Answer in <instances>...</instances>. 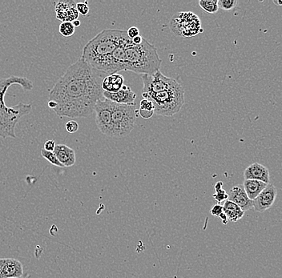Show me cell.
<instances>
[{
    "label": "cell",
    "instance_id": "obj_25",
    "mask_svg": "<svg viewBox=\"0 0 282 278\" xmlns=\"http://www.w3.org/2000/svg\"><path fill=\"white\" fill-rule=\"evenodd\" d=\"M238 2L236 0H218V7L225 11H230L236 7Z\"/></svg>",
    "mask_w": 282,
    "mask_h": 278
},
{
    "label": "cell",
    "instance_id": "obj_26",
    "mask_svg": "<svg viewBox=\"0 0 282 278\" xmlns=\"http://www.w3.org/2000/svg\"><path fill=\"white\" fill-rule=\"evenodd\" d=\"M140 110L153 112L154 107H153L152 102L149 100V99H142V100L140 102Z\"/></svg>",
    "mask_w": 282,
    "mask_h": 278
},
{
    "label": "cell",
    "instance_id": "obj_20",
    "mask_svg": "<svg viewBox=\"0 0 282 278\" xmlns=\"http://www.w3.org/2000/svg\"><path fill=\"white\" fill-rule=\"evenodd\" d=\"M218 0H200L199 5L207 13L215 14L219 10Z\"/></svg>",
    "mask_w": 282,
    "mask_h": 278
},
{
    "label": "cell",
    "instance_id": "obj_13",
    "mask_svg": "<svg viewBox=\"0 0 282 278\" xmlns=\"http://www.w3.org/2000/svg\"><path fill=\"white\" fill-rule=\"evenodd\" d=\"M229 201L236 204L243 212L254 208V202L247 196L242 185H237L233 187L229 192Z\"/></svg>",
    "mask_w": 282,
    "mask_h": 278
},
{
    "label": "cell",
    "instance_id": "obj_18",
    "mask_svg": "<svg viewBox=\"0 0 282 278\" xmlns=\"http://www.w3.org/2000/svg\"><path fill=\"white\" fill-rule=\"evenodd\" d=\"M268 184L264 183L262 181H256V180H245L242 185L244 187L247 196L251 201H254L263 189L266 187Z\"/></svg>",
    "mask_w": 282,
    "mask_h": 278
},
{
    "label": "cell",
    "instance_id": "obj_14",
    "mask_svg": "<svg viewBox=\"0 0 282 278\" xmlns=\"http://www.w3.org/2000/svg\"><path fill=\"white\" fill-rule=\"evenodd\" d=\"M103 97L116 104H130L134 103L137 98V94L132 92L130 87L123 85L122 89L117 93H111L104 92Z\"/></svg>",
    "mask_w": 282,
    "mask_h": 278
},
{
    "label": "cell",
    "instance_id": "obj_33",
    "mask_svg": "<svg viewBox=\"0 0 282 278\" xmlns=\"http://www.w3.org/2000/svg\"><path fill=\"white\" fill-rule=\"evenodd\" d=\"M72 24L74 25V27H78L81 24V22H80L79 20H75V21H73Z\"/></svg>",
    "mask_w": 282,
    "mask_h": 278
},
{
    "label": "cell",
    "instance_id": "obj_23",
    "mask_svg": "<svg viewBox=\"0 0 282 278\" xmlns=\"http://www.w3.org/2000/svg\"><path fill=\"white\" fill-rule=\"evenodd\" d=\"M41 155L44 157V159H46L47 162H50L53 165L57 166L63 168L64 166L62 165V163L58 161L57 157H55V155L52 152H48L43 148L41 150Z\"/></svg>",
    "mask_w": 282,
    "mask_h": 278
},
{
    "label": "cell",
    "instance_id": "obj_16",
    "mask_svg": "<svg viewBox=\"0 0 282 278\" xmlns=\"http://www.w3.org/2000/svg\"><path fill=\"white\" fill-rule=\"evenodd\" d=\"M53 153L64 167H71L76 162L75 151L65 144H56Z\"/></svg>",
    "mask_w": 282,
    "mask_h": 278
},
{
    "label": "cell",
    "instance_id": "obj_34",
    "mask_svg": "<svg viewBox=\"0 0 282 278\" xmlns=\"http://www.w3.org/2000/svg\"><path fill=\"white\" fill-rule=\"evenodd\" d=\"M273 3H274V4L278 5V6H279V7H281V6L282 5V0H274V1H273Z\"/></svg>",
    "mask_w": 282,
    "mask_h": 278
},
{
    "label": "cell",
    "instance_id": "obj_31",
    "mask_svg": "<svg viewBox=\"0 0 282 278\" xmlns=\"http://www.w3.org/2000/svg\"><path fill=\"white\" fill-rule=\"evenodd\" d=\"M140 116L143 119H149L154 114V112H148V111L140 110Z\"/></svg>",
    "mask_w": 282,
    "mask_h": 278
},
{
    "label": "cell",
    "instance_id": "obj_5",
    "mask_svg": "<svg viewBox=\"0 0 282 278\" xmlns=\"http://www.w3.org/2000/svg\"><path fill=\"white\" fill-rule=\"evenodd\" d=\"M143 99H149L154 107L155 114L172 116L181 111L185 104V90L179 83L176 86L160 93H142Z\"/></svg>",
    "mask_w": 282,
    "mask_h": 278
},
{
    "label": "cell",
    "instance_id": "obj_7",
    "mask_svg": "<svg viewBox=\"0 0 282 278\" xmlns=\"http://www.w3.org/2000/svg\"><path fill=\"white\" fill-rule=\"evenodd\" d=\"M172 31L178 36L192 37L202 31L201 20L192 12H180L170 23Z\"/></svg>",
    "mask_w": 282,
    "mask_h": 278
},
{
    "label": "cell",
    "instance_id": "obj_24",
    "mask_svg": "<svg viewBox=\"0 0 282 278\" xmlns=\"http://www.w3.org/2000/svg\"><path fill=\"white\" fill-rule=\"evenodd\" d=\"M210 213H211L212 216L220 217L224 225H227L228 222H229L227 217H226L225 213H224V211H223V206H220L219 204L215 205L212 208L211 210H210Z\"/></svg>",
    "mask_w": 282,
    "mask_h": 278
},
{
    "label": "cell",
    "instance_id": "obj_15",
    "mask_svg": "<svg viewBox=\"0 0 282 278\" xmlns=\"http://www.w3.org/2000/svg\"><path fill=\"white\" fill-rule=\"evenodd\" d=\"M245 180H256L262 181L264 183L269 184V171L266 167L258 163H254L249 165L244 172Z\"/></svg>",
    "mask_w": 282,
    "mask_h": 278
},
{
    "label": "cell",
    "instance_id": "obj_6",
    "mask_svg": "<svg viewBox=\"0 0 282 278\" xmlns=\"http://www.w3.org/2000/svg\"><path fill=\"white\" fill-rule=\"evenodd\" d=\"M113 137L122 138L130 134L137 120L136 104H119L111 101Z\"/></svg>",
    "mask_w": 282,
    "mask_h": 278
},
{
    "label": "cell",
    "instance_id": "obj_2",
    "mask_svg": "<svg viewBox=\"0 0 282 278\" xmlns=\"http://www.w3.org/2000/svg\"><path fill=\"white\" fill-rule=\"evenodd\" d=\"M127 36V31L123 30H103L87 43L80 58L97 71L107 75L116 74L112 54Z\"/></svg>",
    "mask_w": 282,
    "mask_h": 278
},
{
    "label": "cell",
    "instance_id": "obj_21",
    "mask_svg": "<svg viewBox=\"0 0 282 278\" xmlns=\"http://www.w3.org/2000/svg\"><path fill=\"white\" fill-rule=\"evenodd\" d=\"M222 186L223 182L221 181L216 182V185H215L216 192L212 195V197L218 202L219 205L223 201H227L228 198H229V194H227L225 190L223 189Z\"/></svg>",
    "mask_w": 282,
    "mask_h": 278
},
{
    "label": "cell",
    "instance_id": "obj_30",
    "mask_svg": "<svg viewBox=\"0 0 282 278\" xmlns=\"http://www.w3.org/2000/svg\"><path fill=\"white\" fill-rule=\"evenodd\" d=\"M56 144H55V142L52 139H48V140H47L45 142V144H44V149H45L46 151H48V152H52L55 149V147Z\"/></svg>",
    "mask_w": 282,
    "mask_h": 278
},
{
    "label": "cell",
    "instance_id": "obj_9",
    "mask_svg": "<svg viewBox=\"0 0 282 278\" xmlns=\"http://www.w3.org/2000/svg\"><path fill=\"white\" fill-rule=\"evenodd\" d=\"M111 101L107 99H100L94 107L95 113V123L101 133L113 137V122L111 112Z\"/></svg>",
    "mask_w": 282,
    "mask_h": 278
},
{
    "label": "cell",
    "instance_id": "obj_11",
    "mask_svg": "<svg viewBox=\"0 0 282 278\" xmlns=\"http://www.w3.org/2000/svg\"><path fill=\"white\" fill-rule=\"evenodd\" d=\"M55 17L63 22H70L78 20L79 14L74 1H59L55 3Z\"/></svg>",
    "mask_w": 282,
    "mask_h": 278
},
{
    "label": "cell",
    "instance_id": "obj_8",
    "mask_svg": "<svg viewBox=\"0 0 282 278\" xmlns=\"http://www.w3.org/2000/svg\"><path fill=\"white\" fill-rule=\"evenodd\" d=\"M141 80L143 81V93H157L167 90L179 84L173 78L167 77L161 71L152 75H142Z\"/></svg>",
    "mask_w": 282,
    "mask_h": 278
},
{
    "label": "cell",
    "instance_id": "obj_28",
    "mask_svg": "<svg viewBox=\"0 0 282 278\" xmlns=\"http://www.w3.org/2000/svg\"><path fill=\"white\" fill-rule=\"evenodd\" d=\"M76 9L78 12L82 16H87L89 13V7H88V2H78L76 3Z\"/></svg>",
    "mask_w": 282,
    "mask_h": 278
},
{
    "label": "cell",
    "instance_id": "obj_10",
    "mask_svg": "<svg viewBox=\"0 0 282 278\" xmlns=\"http://www.w3.org/2000/svg\"><path fill=\"white\" fill-rule=\"evenodd\" d=\"M277 194L278 192L275 186L272 184H268L262 192L253 201L256 212H263L269 209L275 202Z\"/></svg>",
    "mask_w": 282,
    "mask_h": 278
},
{
    "label": "cell",
    "instance_id": "obj_29",
    "mask_svg": "<svg viewBox=\"0 0 282 278\" xmlns=\"http://www.w3.org/2000/svg\"><path fill=\"white\" fill-rule=\"evenodd\" d=\"M127 35H128V37L130 38L131 40H132L135 37L140 36L139 29L136 27H130L127 31Z\"/></svg>",
    "mask_w": 282,
    "mask_h": 278
},
{
    "label": "cell",
    "instance_id": "obj_32",
    "mask_svg": "<svg viewBox=\"0 0 282 278\" xmlns=\"http://www.w3.org/2000/svg\"><path fill=\"white\" fill-rule=\"evenodd\" d=\"M143 38L141 36H137L135 37L134 39H132V44L135 45H141L142 41H143Z\"/></svg>",
    "mask_w": 282,
    "mask_h": 278
},
{
    "label": "cell",
    "instance_id": "obj_27",
    "mask_svg": "<svg viewBox=\"0 0 282 278\" xmlns=\"http://www.w3.org/2000/svg\"><path fill=\"white\" fill-rule=\"evenodd\" d=\"M65 128H66L68 133L72 134V133H75L79 130V124L75 120H70V121L67 122L66 124H65Z\"/></svg>",
    "mask_w": 282,
    "mask_h": 278
},
{
    "label": "cell",
    "instance_id": "obj_3",
    "mask_svg": "<svg viewBox=\"0 0 282 278\" xmlns=\"http://www.w3.org/2000/svg\"><path fill=\"white\" fill-rule=\"evenodd\" d=\"M20 85L25 91H31L33 83L27 78L11 75L7 78L0 79V137L6 139L11 137L16 139V125L23 116L31 112V104L19 103L13 107H7L5 104L4 97L7 89L12 85Z\"/></svg>",
    "mask_w": 282,
    "mask_h": 278
},
{
    "label": "cell",
    "instance_id": "obj_1",
    "mask_svg": "<svg viewBox=\"0 0 282 278\" xmlns=\"http://www.w3.org/2000/svg\"><path fill=\"white\" fill-rule=\"evenodd\" d=\"M105 76L80 58L69 67L50 91L49 100L56 104L53 111L60 117L90 116L97 101L103 97L101 84Z\"/></svg>",
    "mask_w": 282,
    "mask_h": 278
},
{
    "label": "cell",
    "instance_id": "obj_12",
    "mask_svg": "<svg viewBox=\"0 0 282 278\" xmlns=\"http://www.w3.org/2000/svg\"><path fill=\"white\" fill-rule=\"evenodd\" d=\"M24 274L20 260L15 258H0V278H19Z\"/></svg>",
    "mask_w": 282,
    "mask_h": 278
},
{
    "label": "cell",
    "instance_id": "obj_17",
    "mask_svg": "<svg viewBox=\"0 0 282 278\" xmlns=\"http://www.w3.org/2000/svg\"><path fill=\"white\" fill-rule=\"evenodd\" d=\"M123 75L119 74H113L107 75L102 81V89L106 93H117L122 89L123 86Z\"/></svg>",
    "mask_w": 282,
    "mask_h": 278
},
{
    "label": "cell",
    "instance_id": "obj_19",
    "mask_svg": "<svg viewBox=\"0 0 282 278\" xmlns=\"http://www.w3.org/2000/svg\"><path fill=\"white\" fill-rule=\"evenodd\" d=\"M223 211L227 217L228 221L231 222H236L245 215V212H243L239 206L229 200L225 201L223 206Z\"/></svg>",
    "mask_w": 282,
    "mask_h": 278
},
{
    "label": "cell",
    "instance_id": "obj_22",
    "mask_svg": "<svg viewBox=\"0 0 282 278\" xmlns=\"http://www.w3.org/2000/svg\"><path fill=\"white\" fill-rule=\"evenodd\" d=\"M60 33L64 37H70L75 34V27L70 22H63L60 25Z\"/></svg>",
    "mask_w": 282,
    "mask_h": 278
},
{
    "label": "cell",
    "instance_id": "obj_4",
    "mask_svg": "<svg viewBox=\"0 0 282 278\" xmlns=\"http://www.w3.org/2000/svg\"><path fill=\"white\" fill-rule=\"evenodd\" d=\"M126 71L142 74L152 75L161 69V58L154 45L150 44L143 38L140 45L133 44L126 46Z\"/></svg>",
    "mask_w": 282,
    "mask_h": 278
}]
</instances>
